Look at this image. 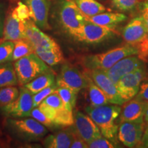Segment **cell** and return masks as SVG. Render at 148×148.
Returning a JSON list of instances; mask_svg holds the SVG:
<instances>
[{"label":"cell","instance_id":"obj_1","mask_svg":"<svg viewBox=\"0 0 148 148\" xmlns=\"http://www.w3.org/2000/svg\"><path fill=\"white\" fill-rule=\"evenodd\" d=\"M119 105H103L86 107L85 111L99 127L103 136L108 138L114 145L117 143L118 126L116 119L121 113Z\"/></svg>","mask_w":148,"mask_h":148},{"label":"cell","instance_id":"obj_2","mask_svg":"<svg viewBox=\"0 0 148 148\" xmlns=\"http://www.w3.org/2000/svg\"><path fill=\"white\" fill-rule=\"evenodd\" d=\"M138 52L139 51L137 46L127 43L126 45L114 48L106 52L86 56L82 58V64L88 71L94 69L105 71L112 67L124 57L138 55Z\"/></svg>","mask_w":148,"mask_h":148},{"label":"cell","instance_id":"obj_3","mask_svg":"<svg viewBox=\"0 0 148 148\" xmlns=\"http://www.w3.org/2000/svg\"><path fill=\"white\" fill-rule=\"evenodd\" d=\"M56 16L61 27L73 36L88 21L73 0H60L56 9Z\"/></svg>","mask_w":148,"mask_h":148},{"label":"cell","instance_id":"obj_4","mask_svg":"<svg viewBox=\"0 0 148 148\" xmlns=\"http://www.w3.org/2000/svg\"><path fill=\"white\" fill-rule=\"evenodd\" d=\"M13 65L18 84L21 86L29 82L40 74L52 71L49 66L35 52L14 61Z\"/></svg>","mask_w":148,"mask_h":148},{"label":"cell","instance_id":"obj_5","mask_svg":"<svg viewBox=\"0 0 148 148\" xmlns=\"http://www.w3.org/2000/svg\"><path fill=\"white\" fill-rule=\"evenodd\" d=\"M7 124L16 137L25 141L38 140L48 132L45 125L34 118H10Z\"/></svg>","mask_w":148,"mask_h":148},{"label":"cell","instance_id":"obj_6","mask_svg":"<svg viewBox=\"0 0 148 148\" xmlns=\"http://www.w3.org/2000/svg\"><path fill=\"white\" fill-rule=\"evenodd\" d=\"M116 33L112 27L97 25L88 20L72 36L79 42L97 44L108 39Z\"/></svg>","mask_w":148,"mask_h":148},{"label":"cell","instance_id":"obj_7","mask_svg":"<svg viewBox=\"0 0 148 148\" xmlns=\"http://www.w3.org/2000/svg\"><path fill=\"white\" fill-rule=\"evenodd\" d=\"M1 108L4 114L11 118L29 117L34 108L33 94L22 86L19 88V95L15 100Z\"/></svg>","mask_w":148,"mask_h":148},{"label":"cell","instance_id":"obj_8","mask_svg":"<svg viewBox=\"0 0 148 148\" xmlns=\"http://www.w3.org/2000/svg\"><path fill=\"white\" fill-rule=\"evenodd\" d=\"M56 84L58 86H66L78 92L79 90L87 88L88 76L82 73L75 66L70 64H64Z\"/></svg>","mask_w":148,"mask_h":148},{"label":"cell","instance_id":"obj_9","mask_svg":"<svg viewBox=\"0 0 148 148\" xmlns=\"http://www.w3.org/2000/svg\"><path fill=\"white\" fill-rule=\"evenodd\" d=\"M146 69L144 64L135 71L124 75L116 83L119 94L125 101L135 97L138 93L140 85L145 78Z\"/></svg>","mask_w":148,"mask_h":148},{"label":"cell","instance_id":"obj_10","mask_svg":"<svg viewBox=\"0 0 148 148\" xmlns=\"http://www.w3.org/2000/svg\"><path fill=\"white\" fill-rule=\"evenodd\" d=\"M86 73L106 94L109 103L121 106L125 102L118 91L116 84L111 80L104 71L94 69L88 71Z\"/></svg>","mask_w":148,"mask_h":148},{"label":"cell","instance_id":"obj_11","mask_svg":"<svg viewBox=\"0 0 148 148\" xmlns=\"http://www.w3.org/2000/svg\"><path fill=\"white\" fill-rule=\"evenodd\" d=\"M145 127L144 122L124 121L120 123L118 127V139L127 147H138Z\"/></svg>","mask_w":148,"mask_h":148},{"label":"cell","instance_id":"obj_12","mask_svg":"<svg viewBox=\"0 0 148 148\" xmlns=\"http://www.w3.org/2000/svg\"><path fill=\"white\" fill-rule=\"evenodd\" d=\"M73 125L75 132L86 143L102 136L99 127L91 118L80 111L75 112Z\"/></svg>","mask_w":148,"mask_h":148},{"label":"cell","instance_id":"obj_13","mask_svg":"<svg viewBox=\"0 0 148 148\" xmlns=\"http://www.w3.org/2000/svg\"><path fill=\"white\" fill-rule=\"evenodd\" d=\"M29 9V16L34 23L42 30L50 29L49 14L50 9L49 0H22Z\"/></svg>","mask_w":148,"mask_h":148},{"label":"cell","instance_id":"obj_14","mask_svg":"<svg viewBox=\"0 0 148 148\" xmlns=\"http://www.w3.org/2000/svg\"><path fill=\"white\" fill-rule=\"evenodd\" d=\"M123 40L127 43L137 46L148 39V33L141 16L133 18L122 29Z\"/></svg>","mask_w":148,"mask_h":148},{"label":"cell","instance_id":"obj_15","mask_svg":"<svg viewBox=\"0 0 148 148\" xmlns=\"http://www.w3.org/2000/svg\"><path fill=\"white\" fill-rule=\"evenodd\" d=\"M25 21L17 15L13 9L5 18L2 38L0 42L5 40L16 41L21 38H25Z\"/></svg>","mask_w":148,"mask_h":148},{"label":"cell","instance_id":"obj_16","mask_svg":"<svg viewBox=\"0 0 148 148\" xmlns=\"http://www.w3.org/2000/svg\"><path fill=\"white\" fill-rule=\"evenodd\" d=\"M143 64V60L139 57L136 55H132L121 59L110 69L105 70L104 72L116 84L122 77L135 71Z\"/></svg>","mask_w":148,"mask_h":148},{"label":"cell","instance_id":"obj_17","mask_svg":"<svg viewBox=\"0 0 148 148\" xmlns=\"http://www.w3.org/2000/svg\"><path fill=\"white\" fill-rule=\"evenodd\" d=\"M25 38L30 42L34 49H49L58 45L51 37L42 32L31 18L25 21Z\"/></svg>","mask_w":148,"mask_h":148},{"label":"cell","instance_id":"obj_18","mask_svg":"<svg viewBox=\"0 0 148 148\" xmlns=\"http://www.w3.org/2000/svg\"><path fill=\"white\" fill-rule=\"evenodd\" d=\"M147 104V103L138 100L135 97L125 101L120 113L119 123L124 121L144 122Z\"/></svg>","mask_w":148,"mask_h":148},{"label":"cell","instance_id":"obj_19","mask_svg":"<svg viewBox=\"0 0 148 148\" xmlns=\"http://www.w3.org/2000/svg\"><path fill=\"white\" fill-rule=\"evenodd\" d=\"M73 127L62 130L53 134H49L44 138L43 145L47 148H68L73 138Z\"/></svg>","mask_w":148,"mask_h":148},{"label":"cell","instance_id":"obj_20","mask_svg":"<svg viewBox=\"0 0 148 148\" xmlns=\"http://www.w3.org/2000/svg\"><path fill=\"white\" fill-rule=\"evenodd\" d=\"M88 20L92 23L108 27H113L121 22L127 19V16L124 14L118 12H101L90 17H87Z\"/></svg>","mask_w":148,"mask_h":148},{"label":"cell","instance_id":"obj_21","mask_svg":"<svg viewBox=\"0 0 148 148\" xmlns=\"http://www.w3.org/2000/svg\"><path fill=\"white\" fill-rule=\"evenodd\" d=\"M53 84H56L55 75L53 71H49L40 74L23 86L27 88L31 92V93L34 95L40 90Z\"/></svg>","mask_w":148,"mask_h":148},{"label":"cell","instance_id":"obj_22","mask_svg":"<svg viewBox=\"0 0 148 148\" xmlns=\"http://www.w3.org/2000/svg\"><path fill=\"white\" fill-rule=\"evenodd\" d=\"M55 114L56 110L41 103L32 109L30 116L39 121L45 127H54L53 121Z\"/></svg>","mask_w":148,"mask_h":148},{"label":"cell","instance_id":"obj_23","mask_svg":"<svg viewBox=\"0 0 148 148\" xmlns=\"http://www.w3.org/2000/svg\"><path fill=\"white\" fill-rule=\"evenodd\" d=\"M34 52L49 66H55L64 61L63 53L59 45L49 49H36Z\"/></svg>","mask_w":148,"mask_h":148},{"label":"cell","instance_id":"obj_24","mask_svg":"<svg viewBox=\"0 0 148 148\" xmlns=\"http://www.w3.org/2000/svg\"><path fill=\"white\" fill-rule=\"evenodd\" d=\"M18 84L16 71L12 62L0 64V88L16 86Z\"/></svg>","mask_w":148,"mask_h":148},{"label":"cell","instance_id":"obj_25","mask_svg":"<svg viewBox=\"0 0 148 148\" xmlns=\"http://www.w3.org/2000/svg\"><path fill=\"white\" fill-rule=\"evenodd\" d=\"M81 12L87 17H90L101 12H104L107 8L95 0H73Z\"/></svg>","mask_w":148,"mask_h":148},{"label":"cell","instance_id":"obj_26","mask_svg":"<svg viewBox=\"0 0 148 148\" xmlns=\"http://www.w3.org/2000/svg\"><path fill=\"white\" fill-rule=\"evenodd\" d=\"M87 88L90 106H103V105L108 104L109 103L106 94L97 84L94 83L89 76H88V84Z\"/></svg>","mask_w":148,"mask_h":148},{"label":"cell","instance_id":"obj_27","mask_svg":"<svg viewBox=\"0 0 148 148\" xmlns=\"http://www.w3.org/2000/svg\"><path fill=\"white\" fill-rule=\"evenodd\" d=\"M14 42V50L11 59L12 62L34 52V47L26 38H21Z\"/></svg>","mask_w":148,"mask_h":148},{"label":"cell","instance_id":"obj_28","mask_svg":"<svg viewBox=\"0 0 148 148\" xmlns=\"http://www.w3.org/2000/svg\"><path fill=\"white\" fill-rule=\"evenodd\" d=\"M53 123L54 127H70L74 123L73 111H70L66 108L56 110Z\"/></svg>","mask_w":148,"mask_h":148},{"label":"cell","instance_id":"obj_29","mask_svg":"<svg viewBox=\"0 0 148 148\" xmlns=\"http://www.w3.org/2000/svg\"><path fill=\"white\" fill-rule=\"evenodd\" d=\"M56 92L63 101L65 108L70 111H73L76 103L77 92L66 86H58Z\"/></svg>","mask_w":148,"mask_h":148},{"label":"cell","instance_id":"obj_30","mask_svg":"<svg viewBox=\"0 0 148 148\" xmlns=\"http://www.w3.org/2000/svg\"><path fill=\"white\" fill-rule=\"evenodd\" d=\"M19 95V89L15 86H5L0 89V107H3L14 101Z\"/></svg>","mask_w":148,"mask_h":148},{"label":"cell","instance_id":"obj_31","mask_svg":"<svg viewBox=\"0 0 148 148\" xmlns=\"http://www.w3.org/2000/svg\"><path fill=\"white\" fill-rule=\"evenodd\" d=\"M14 47V41L5 40V41L0 42V64L11 61Z\"/></svg>","mask_w":148,"mask_h":148},{"label":"cell","instance_id":"obj_32","mask_svg":"<svg viewBox=\"0 0 148 148\" xmlns=\"http://www.w3.org/2000/svg\"><path fill=\"white\" fill-rule=\"evenodd\" d=\"M111 3L116 10L129 12L134 10L139 5L140 0H111Z\"/></svg>","mask_w":148,"mask_h":148},{"label":"cell","instance_id":"obj_33","mask_svg":"<svg viewBox=\"0 0 148 148\" xmlns=\"http://www.w3.org/2000/svg\"><path fill=\"white\" fill-rule=\"evenodd\" d=\"M42 103L46 105V106L50 107V108L54 109L57 110L59 109L65 108L64 103L61 99L60 96L58 95V92L56 90L55 92H52L49 95H48L47 97L42 101Z\"/></svg>","mask_w":148,"mask_h":148},{"label":"cell","instance_id":"obj_34","mask_svg":"<svg viewBox=\"0 0 148 148\" xmlns=\"http://www.w3.org/2000/svg\"><path fill=\"white\" fill-rule=\"evenodd\" d=\"M57 88H58V86H57L56 84H53L47 88H44V89L40 90L39 92H36L34 95H33V105H34V108L37 107L40 103H41L42 101L48 95L55 92Z\"/></svg>","mask_w":148,"mask_h":148},{"label":"cell","instance_id":"obj_35","mask_svg":"<svg viewBox=\"0 0 148 148\" xmlns=\"http://www.w3.org/2000/svg\"><path fill=\"white\" fill-rule=\"evenodd\" d=\"M87 145L88 148H114L116 147L113 143L103 136L92 140L87 143Z\"/></svg>","mask_w":148,"mask_h":148},{"label":"cell","instance_id":"obj_36","mask_svg":"<svg viewBox=\"0 0 148 148\" xmlns=\"http://www.w3.org/2000/svg\"><path fill=\"white\" fill-rule=\"evenodd\" d=\"M134 97L143 102L148 103V80L140 84L139 90Z\"/></svg>","mask_w":148,"mask_h":148},{"label":"cell","instance_id":"obj_37","mask_svg":"<svg viewBox=\"0 0 148 148\" xmlns=\"http://www.w3.org/2000/svg\"><path fill=\"white\" fill-rule=\"evenodd\" d=\"M71 148H88L87 143L82 139L80 136H79L76 132H75V130L73 128V138H72V141L70 145Z\"/></svg>","mask_w":148,"mask_h":148},{"label":"cell","instance_id":"obj_38","mask_svg":"<svg viewBox=\"0 0 148 148\" xmlns=\"http://www.w3.org/2000/svg\"><path fill=\"white\" fill-rule=\"evenodd\" d=\"M140 15L145 22L146 28L148 33V0H144L139 3Z\"/></svg>","mask_w":148,"mask_h":148},{"label":"cell","instance_id":"obj_39","mask_svg":"<svg viewBox=\"0 0 148 148\" xmlns=\"http://www.w3.org/2000/svg\"><path fill=\"white\" fill-rule=\"evenodd\" d=\"M5 6L2 3H0V36H2L3 25L5 21Z\"/></svg>","mask_w":148,"mask_h":148},{"label":"cell","instance_id":"obj_40","mask_svg":"<svg viewBox=\"0 0 148 148\" xmlns=\"http://www.w3.org/2000/svg\"><path fill=\"white\" fill-rule=\"evenodd\" d=\"M138 147L148 148V123H145V130Z\"/></svg>","mask_w":148,"mask_h":148},{"label":"cell","instance_id":"obj_41","mask_svg":"<svg viewBox=\"0 0 148 148\" xmlns=\"http://www.w3.org/2000/svg\"><path fill=\"white\" fill-rule=\"evenodd\" d=\"M144 120H145L146 123H148V103L147 104V107H146L145 115H144Z\"/></svg>","mask_w":148,"mask_h":148},{"label":"cell","instance_id":"obj_42","mask_svg":"<svg viewBox=\"0 0 148 148\" xmlns=\"http://www.w3.org/2000/svg\"><path fill=\"white\" fill-rule=\"evenodd\" d=\"M141 1H142V0H141ZM143 1H144V0H143Z\"/></svg>","mask_w":148,"mask_h":148}]
</instances>
